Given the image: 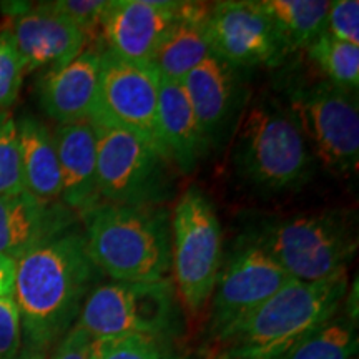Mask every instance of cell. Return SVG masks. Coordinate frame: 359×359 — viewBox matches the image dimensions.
<instances>
[{
	"label": "cell",
	"instance_id": "6da1fadb",
	"mask_svg": "<svg viewBox=\"0 0 359 359\" xmlns=\"http://www.w3.org/2000/svg\"><path fill=\"white\" fill-rule=\"evenodd\" d=\"M98 275L77 228H70L17 259L13 302L25 351L47 353L77 325Z\"/></svg>",
	"mask_w": 359,
	"mask_h": 359
},
{
	"label": "cell",
	"instance_id": "7a4b0ae2",
	"mask_svg": "<svg viewBox=\"0 0 359 359\" xmlns=\"http://www.w3.org/2000/svg\"><path fill=\"white\" fill-rule=\"evenodd\" d=\"M348 281V271L313 283L291 280L215 344V359H280L341 311Z\"/></svg>",
	"mask_w": 359,
	"mask_h": 359
},
{
	"label": "cell",
	"instance_id": "3957f363",
	"mask_svg": "<svg viewBox=\"0 0 359 359\" xmlns=\"http://www.w3.org/2000/svg\"><path fill=\"white\" fill-rule=\"evenodd\" d=\"M83 222L90 257L98 271L114 281L154 283L172 278L168 210L100 203Z\"/></svg>",
	"mask_w": 359,
	"mask_h": 359
},
{
	"label": "cell",
	"instance_id": "277c9868",
	"mask_svg": "<svg viewBox=\"0 0 359 359\" xmlns=\"http://www.w3.org/2000/svg\"><path fill=\"white\" fill-rule=\"evenodd\" d=\"M235 165L250 185L263 191L302 187L313 172V155L290 107L258 100L241 120Z\"/></svg>",
	"mask_w": 359,
	"mask_h": 359
},
{
	"label": "cell",
	"instance_id": "5b68a950",
	"mask_svg": "<svg viewBox=\"0 0 359 359\" xmlns=\"http://www.w3.org/2000/svg\"><path fill=\"white\" fill-rule=\"evenodd\" d=\"M248 241L259 246L296 281L313 283L348 271L358 250L353 219L318 212L263 222Z\"/></svg>",
	"mask_w": 359,
	"mask_h": 359
},
{
	"label": "cell",
	"instance_id": "8992f818",
	"mask_svg": "<svg viewBox=\"0 0 359 359\" xmlns=\"http://www.w3.org/2000/svg\"><path fill=\"white\" fill-rule=\"evenodd\" d=\"M172 280L188 314L210 303L222 268V226L208 196L190 187L172 215Z\"/></svg>",
	"mask_w": 359,
	"mask_h": 359
},
{
	"label": "cell",
	"instance_id": "52a82bcc",
	"mask_svg": "<svg viewBox=\"0 0 359 359\" xmlns=\"http://www.w3.org/2000/svg\"><path fill=\"white\" fill-rule=\"evenodd\" d=\"M102 203L161 206L172 195L173 165L155 143L110 123L92 122Z\"/></svg>",
	"mask_w": 359,
	"mask_h": 359
},
{
	"label": "cell",
	"instance_id": "ba28073f",
	"mask_svg": "<svg viewBox=\"0 0 359 359\" xmlns=\"http://www.w3.org/2000/svg\"><path fill=\"white\" fill-rule=\"evenodd\" d=\"M177 321V290L168 278L154 283L95 285L75 326L83 330L90 339L128 334L160 339L172 333Z\"/></svg>",
	"mask_w": 359,
	"mask_h": 359
},
{
	"label": "cell",
	"instance_id": "9c48e42d",
	"mask_svg": "<svg viewBox=\"0 0 359 359\" xmlns=\"http://www.w3.org/2000/svg\"><path fill=\"white\" fill-rule=\"evenodd\" d=\"M290 109L323 165L338 175L356 172L359 110L356 92L321 80L299 83L290 93Z\"/></svg>",
	"mask_w": 359,
	"mask_h": 359
},
{
	"label": "cell",
	"instance_id": "30bf717a",
	"mask_svg": "<svg viewBox=\"0 0 359 359\" xmlns=\"http://www.w3.org/2000/svg\"><path fill=\"white\" fill-rule=\"evenodd\" d=\"M291 280L259 246L248 240L241 243L219 268L210 299V339L215 344L223 341Z\"/></svg>",
	"mask_w": 359,
	"mask_h": 359
},
{
	"label": "cell",
	"instance_id": "8fae6325",
	"mask_svg": "<svg viewBox=\"0 0 359 359\" xmlns=\"http://www.w3.org/2000/svg\"><path fill=\"white\" fill-rule=\"evenodd\" d=\"M160 82V74L151 64L125 60L102 50L97 107L90 122L115 125L158 147L156 107Z\"/></svg>",
	"mask_w": 359,
	"mask_h": 359
},
{
	"label": "cell",
	"instance_id": "7c38bea8",
	"mask_svg": "<svg viewBox=\"0 0 359 359\" xmlns=\"http://www.w3.org/2000/svg\"><path fill=\"white\" fill-rule=\"evenodd\" d=\"M206 24L213 53L235 69L276 67L286 55L258 2L213 4L208 7Z\"/></svg>",
	"mask_w": 359,
	"mask_h": 359
},
{
	"label": "cell",
	"instance_id": "4fadbf2b",
	"mask_svg": "<svg viewBox=\"0 0 359 359\" xmlns=\"http://www.w3.org/2000/svg\"><path fill=\"white\" fill-rule=\"evenodd\" d=\"M183 2L114 0L107 4L100 32L103 50L132 62H147L158 50L182 13Z\"/></svg>",
	"mask_w": 359,
	"mask_h": 359
},
{
	"label": "cell",
	"instance_id": "5bb4252c",
	"mask_svg": "<svg viewBox=\"0 0 359 359\" xmlns=\"http://www.w3.org/2000/svg\"><path fill=\"white\" fill-rule=\"evenodd\" d=\"M6 25L15 40L27 74H47L67 65L85 50L88 39L47 2L17 11Z\"/></svg>",
	"mask_w": 359,
	"mask_h": 359
},
{
	"label": "cell",
	"instance_id": "9a60e30c",
	"mask_svg": "<svg viewBox=\"0 0 359 359\" xmlns=\"http://www.w3.org/2000/svg\"><path fill=\"white\" fill-rule=\"evenodd\" d=\"M74 212L62 201H42L30 193L0 195V255L19 259L75 226Z\"/></svg>",
	"mask_w": 359,
	"mask_h": 359
},
{
	"label": "cell",
	"instance_id": "2e32d148",
	"mask_svg": "<svg viewBox=\"0 0 359 359\" xmlns=\"http://www.w3.org/2000/svg\"><path fill=\"white\" fill-rule=\"evenodd\" d=\"M102 52L85 48L69 64L43 74L39 102L57 125L90 122L97 107Z\"/></svg>",
	"mask_w": 359,
	"mask_h": 359
},
{
	"label": "cell",
	"instance_id": "e0dca14e",
	"mask_svg": "<svg viewBox=\"0 0 359 359\" xmlns=\"http://www.w3.org/2000/svg\"><path fill=\"white\" fill-rule=\"evenodd\" d=\"M236 70L213 53L180 82L208 147L226 132L240 105L241 85Z\"/></svg>",
	"mask_w": 359,
	"mask_h": 359
},
{
	"label": "cell",
	"instance_id": "ac0fdd59",
	"mask_svg": "<svg viewBox=\"0 0 359 359\" xmlns=\"http://www.w3.org/2000/svg\"><path fill=\"white\" fill-rule=\"evenodd\" d=\"M58 167L60 201L77 218H85L100 201L97 175V135L92 122L57 125L53 130Z\"/></svg>",
	"mask_w": 359,
	"mask_h": 359
},
{
	"label": "cell",
	"instance_id": "d6986e66",
	"mask_svg": "<svg viewBox=\"0 0 359 359\" xmlns=\"http://www.w3.org/2000/svg\"><path fill=\"white\" fill-rule=\"evenodd\" d=\"M156 143L182 173H191L208 150L185 90L175 80L161 79L160 82Z\"/></svg>",
	"mask_w": 359,
	"mask_h": 359
},
{
	"label": "cell",
	"instance_id": "ffe728a7",
	"mask_svg": "<svg viewBox=\"0 0 359 359\" xmlns=\"http://www.w3.org/2000/svg\"><path fill=\"white\" fill-rule=\"evenodd\" d=\"M206 17L205 4L183 2L178 20L150 62L161 79L182 82L188 72L213 55Z\"/></svg>",
	"mask_w": 359,
	"mask_h": 359
},
{
	"label": "cell",
	"instance_id": "44dd1931",
	"mask_svg": "<svg viewBox=\"0 0 359 359\" xmlns=\"http://www.w3.org/2000/svg\"><path fill=\"white\" fill-rule=\"evenodd\" d=\"M17 128L25 191L42 201H60V167L53 132L30 115L17 120Z\"/></svg>",
	"mask_w": 359,
	"mask_h": 359
},
{
	"label": "cell",
	"instance_id": "7402d4cb",
	"mask_svg": "<svg viewBox=\"0 0 359 359\" xmlns=\"http://www.w3.org/2000/svg\"><path fill=\"white\" fill-rule=\"evenodd\" d=\"M258 4L286 53L308 48L326 32L330 2L325 0H262Z\"/></svg>",
	"mask_w": 359,
	"mask_h": 359
},
{
	"label": "cell",
	"instance_id": "603a6c76",
	"mask_svg": "<svg viewBox=\"0 0 359 359\" xmlns=\"http://www.w3.org/2000/svg\"><path fill=\"white\" fill-rule=\"evenodd\" d=\"M358 344V316L343 306L280 359H354Z\"/></svg>",
	"mask_w": 359,
	"mask_h": 359
},
{
	"label": "cell",
	"instance_id": "cb8c5ba5",
	"mask_svg": "<svg viewBox=\"0 0 359 359\" xmlns=\"http://www.w3.org/2000/svg\"><path fill=\"white\" fill-rule=\"evenodd\" d=\"M309 58L326 77V82L336 87L358 92L359 85V47L341 42L323 34L306 48Z\"/></svg>",
	"mask_w": 359,
	"mask_h": 359
},
{
	"label": "cell",
	"instance_id": "d4e9b609",
	"mask_svg": "<svg viewBox=\"0 0 359 359\" xmlns=\"http://www.w3.org/2000/svg\"><path fill=\"white\" fill-rule=\"evenodd\" d=\"M24 190L17 120L11 110H0V195Z\"/></svg>",
	"mask_w": 359,
	"mask_h": 359
},
{
	"label": "cell",
	"instance_id": "484cf974",
	"mask_svg": "<svg viewBox=\"0 0 359 359\" xmlns=\"http://www.w3.org/2000/svg\"><path fill=\"white\" fill-rule=\"evenodd\" d=\"M88 359H163V349L150 336H109L90 339Z\"/></svg>",
	"mask_w": 359,
	"mask_h": 359
},
{
	"label": "cell",
	"instance_id": "4316f807",
	"mask_svg": "<svg viewBox=\"0 0 359 359\" xmlns=\"http://www.w3.org/2000/svg\"><path fill=\"white\" fill-rule=\"evenodd\" d=\"M27 72L11 30L0 25V110H11L17 102Z\"/></svg>",
	"mask_w": 359,
	"mask_h": 359
},
{
	"label": "cell",
	"instance_id": "83f0119b",
	"mask_svg": "<svg viewBox=\"0 0 359 359\" xmlns=\"http://www.w3.org/2000/svg\"><path fill=\"white\" fill-rule=\"evenodd\" d=\"M330 37L359 47V2L336 0L330 2L326 17V32Z\"/></svg>",
	"mask_w": 359,
	"mask_h": 359
},
{
	"label": "cell",
	"instance_id": "f1b7e54d",
	"mask_svg": "<svg viewBox=\"0 0 359 359\" xmlns=\"http://www.w3.org/2000/svg\"><path fill=\"white\" fill-rule=\"evenodd\" d=\"M47 4L88 37L100 29L102 17L109 2H100V0H55V2Z\"/></svg>",
	"mask_w": 359,
	"mask_h": 359
},
{
	"label": "cell",
	"instance_id": "f546056e",
	"mask_svg": "<svg viewBox=\"0 0 359 359\" xmlns=\"http://www.w3.org/2000/svg\"><path fill=\"white\" fill-rule=\"evenodd\" d=\"M22 343V326L13 298L0 299V359H19Z\"/></svg>",
	"mask_w": 359,
	"mask_h": 359
},
{
	"label": "cell",
	"instance_id": "4dcf8cb0",
	"mask_svg": "<svg viewBox=\"0 0 359 359\" xmlns=\"http://www.w3.org/2000/svg\"><path fill=\"white\" fill-rule=\"evenodd\" d=\"M90 336L74 326L53 348L50 359H88Z\"/></svg>",
	"mask_w": 359,
	"mask_h": 359
},
{
	"label": "cell",
	"instance_id": "1f68e13d",
	"mask_svg": "<svg viewBox=\"0 0 359 359\" xmlns=\"http://www.w3.org/2000/svg\"><path fill=\"white\" fill-rule=\"evenodd\" d=\"M15 259L0 255V299L13 298L15 286Z\"/></svg>",
	"mask_w": 359,
	"mask_h": 359
},
{
	"label": "cell",
	"instance_id": "d6a6232c",
	"mask_svg": "<svg viewBox=\"0 0 359 359\" xmlns=\"http://www.w3.org/2000/svg\"><path fill=\"white\" fill-rule=\"evenodd\" d=\"M19 359H47L43 353H37V351H25V349H22L20 353V358Z\"/></svg>",
	"mask_w": 359,
	"mask_h": 359
}]
</instances>
